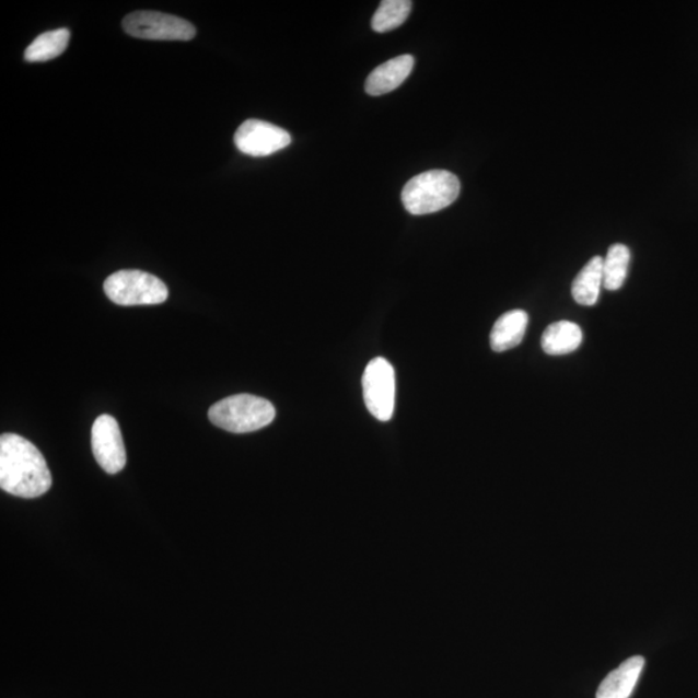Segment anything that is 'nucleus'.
Listing matches in <instances>:
<instances>
[{
    "label": "nucleus",
    "mask_w": 698,
    "mask_h": 698,
    "mask_svg": "<svg viewBox=\"0 0 698 698\" xmlns=\"http://www.w3.org/2000/svg\"><path fill=\"white\" fill-rule=\"evenodd\" d=\"M53 486V476L38 447L20 434L0 438V487L12 496L40 497Z\"/></svg>",
    "instance_id": "obj_1"
},
{
    "label": "nucleus",
    "mask_w": 698,
    "mask_h": 698,
    "mask_svg": "<svg viewBox=\"0 0 698 698\" xmlns=\"http://www.w3.org/2000/svg\"><path fill=\"white\" fill-rule=\"evenodd\" d=\"M461 183L445 170H431L419 174L403 189V203L411 216H427L447 208L458 198Z\"/></svg>",
    "instance_id": "obj_2"
},
{
    "label": "nucleus",
    "mask_w": 698,
    "mask_h": 698,
    "mask_svg": "<svg viewBox=\"0 0 698 698\" xmlns=\"http://www.w3.org/2000/svg\"><path fill=\"white\" fill-rule=\"evenodd\" d=\"M210 422L228 432L248 433L265 429L274 422L276 409L266 398L254 395H234L213 404Z\"/></svg>",
    "instance_id": "obj_3"
},
{
    "label": "nucleus",
    "mask_w": 698,
    "mask_h": 698,
    "mask_svg": "<svg viewBox=\"0 0 698 698\" xmlns=\"http://www.w3.org/2000/svg\"><path fill=\"white\" fill-rule=\"evenodd\" d=\"M104 290L113 303L124 307L161 304L168 298L165 282L159 277L137 269L113 274L106 279Z\"/></svg>",
    "instance_id": "obj_4"
},
{
    "label": "nucleus",
    "mask_w": 698,
    "mask_h": 698,
    "mask_svg": "<svg viewBox=\"0 0 698 698\" xmlns=\"http://www.w3.org/2000/svg\"><path fill=\"white\" fill-rule=\"evenodd\" d=\"M125 32L133 38L148 40H190L196 27L187 20L154 11H138L123 21Z\"/></svg>",
    "instance_id": "obj_5"
},
{
    "label": "nucleus",
    "mask_w": 698,
    "mask_h": 698,
    "mask_svg": "<svg viewBox=\"0 0 698 698\" xmlns=\"http://www.w3.org/2000/svg\"><path fill=\"white\" fill-rule=\"evenodd\" d=\"M363 400L372 416L387 422L394 416L396 397L395 369L383 358L368 363L362 376Z\"/></svg>",
    "instance_id": "obj_6"
},
{
    "label": "nucleus",
    "mask_w": 698,
    "mask_h": 698,
    "mask_svg": "<svg viewBox=\"0 0 698 698\" xmlns=\"http://www.w3.org/2000/svg\"><path fill=\"white\" fill-rule=\"evenodd\" d=\"M92 453L106 474L116 475L126 466L127 455L123 433L116 418L100 416L91 431Z\"/></svg>",
    "instance_id": "obj_7"
},
{
    "label": "nucleus",
    "mask_w": 698,
    "mask_h": 698,
    "mask_svg": "<svg viewBox=\"0 0 698 698\" xmlns=\"http://www.w3.org/2000/svg\"><path fill=\"white\" fill-rule=\"evenodd\" d=\"M287 130L260 119H247L234 135L239 151L252 156H267L290 146Z\"/></svg>",
    "instance_id": "obj_8"
},
{
    "label": "nucleus",
    "mask_w": 698,
    "mask_h": 698,
    "mask_svg": "<svg viewBox=\"0 0 698 698\" xmlns=\"http://www.w3.org/2000/svg\"><path fill=\"white\" fill-rule=\"evenodd\" d=\"M415 67V57L410 55L397 56L369 74L365 91L370 96H382L400 88Z\"/></svg>",
    "instance_id": "obj_9"
},
{
    "label": "nucleus",
    "mask_w": 698,
    "mask_h": 698,
    "mask_svg": "<svg viewBox=\"0 0 698 698\" xmlns=\"http://www.w3.org/2000/svg\"><path fill=\"white\" fill-rule=\"evenodd\" d=\"M644 658L626 660L616 671L610 672L597 688L596 698H629L643 672Z\"/></svg>",
    "instance_id": "obj_10"
},
{
    "label": "nucleus",
    "mask_w": 698,
    "mask_h": 698,
    "mask_svg": "<svg viewBox=\"0 0 698 698\" xmlns=\"http://www.w3.org/2000/svg\"><path fill=\"white\" fill-rule=\"evenodd\" d=\"M528 313L523 310H514L504 313L491 329L490 347L495 352L509 351L522 344L526 327H528Z\"/></svg>",
    "instance_id": "obj_11"
},
{
    "label": "nucleus",
    "mask_w": 698,
    "mask_h": 698,
    "mask_svg": "<svg viewBox=\"0 0 698 698\" xmlns=\"http://www.w3.org/2000/svg\"><path fill=\"white\" fill-rule=\"evenodd\" d=\"M603 261L602 256H594L577 275L572 283V296L577 303L585 307L596 304L603 287Z\"/></svg>",
    "instance_id": "obj_12"
},
{
    "label": "nucleus",
    "mask_w": 698,
    "mask_h": 698,
    "mask_svg": "<svg viewBox=\"0 0 698 698\" xmlns=\"http://www.w3.org/2000/svg\"><path fill=\"white\" fill-rule=\"evenodd\" d=\"M581 327L571 322H559L547 326L540 345L547 354L562 356L577 351L582 344Z\"/></svg>",
    "instance_id": "obj_13"
},
{
    "label": "nucleus",
    "mask_w": 698,
    "mask_h": 698,
    "mask_svg": "<svg viewBox=\"0 0 698 698\" xmlns=\"http://www.w3.org/2000/svg\"><path fill=\"white\" fill-rule=\"evenodd\" d=\"M70 32L66 27L46 32L35 38L26 48L25 60L28 62H45L59 57L68 48Z\"/></svg>",
    "instance_id": "obj_14"
},
{
    "label": "nucleus",
    "mask_w": 698,
    "mask_h": 698,
    "mask_svg": "<svg viewBox=\"0 0 698 698\" xmlns=\"http://www.w3.org/2000/svg\"><path fill=\"white\" fill-rule=\"evenodd\" d=\"M630 260V251L625 245L616 244L609 247L603 261V287L605 289L616 291L624 287Z\"/></svg>",
    "instance_id": "obj_15"
},
{
    "label": "nucleus",
    "mask_w": 698,
    "mask_h": 698,
    "mask_svg": "<svg viewBox=\"0 0 698 698\" xmlns=\"http://www.w3.org/2000/svg\"><path fill=\"white\" fill-rule=\"evenodd\" d=\"M412 3L409 0H384L372 20L373 31L387 33L402 26L408 20Z\"/></svg>",
    "instance_id": "obj_16"
}]
</instances>
